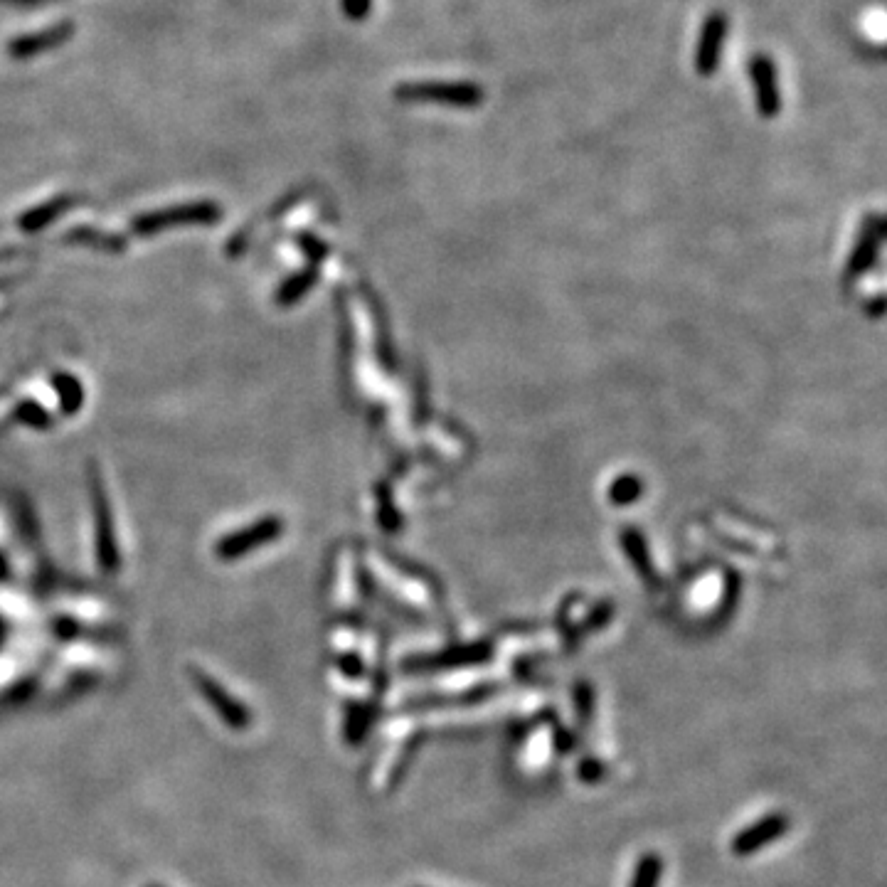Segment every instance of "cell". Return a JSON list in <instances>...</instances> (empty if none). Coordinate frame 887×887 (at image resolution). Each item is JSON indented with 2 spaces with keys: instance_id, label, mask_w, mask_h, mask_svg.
Segmentation results:
<instances>
[{
  "instance_id": "6da1fadb",
  "label": "cell",
  "mask_w": 887,
  "mask_h": 887,
  "mask_svg": "<svg viewBox=\"0 0 887 887\" xmlns=\"http://www.w3.org/2000/svg\"><path fill=\"white\" fill-rule=\"evenodd\" d=\"M397 99L454 106V109H476L486 99V92L476 82H417L397 87Z\"/></svg>"
},
{
  "instance_id": "7a4b0ae2",
  "label": "cell",
  "mask_w": 887,
  "mask_h": 887,
  "mask_svg": "<svg viewBox=\"0 0 887 887\" xmlns=\"http://www.w3.org/2000/svg\"><path fill=\"white\" fill-rule=\"evenodd\" d=\"M190 676H193V681L198 685L200 693H203V698L215 708V713L225 720V725H230L232 730L237 732H244L249 725H252V713L247 710V705L232 698L220 683L212 681V678L200 671V668H193Z\"/></svg>"
},
{
  "instance_id": "3957f363",
  "label": "cell",
  "mask_w": 887,
  "mask_h": 887,
  "mask_svg": "<svg viewBox=\"0 0 887 887\" xmlns=\"http://www.w3.org/2000/svg\"><path fill=\"white\" fill-rule=\"evenodd\" d=\"M791 821L789 816L784 814H767L762 816L759 821L750 823V826L742 828L735 838H732V853L737 858H750V855H757L759 851L769 846V843L779 841L786 831H789Z\"/></svg>"
},
{
  "instance_id": "277c9868",
  "label": "cell",
  "mask_w": 887,
  "mask_h": 887,
  "mask_svg": "<svg viewBox=\"0 0 887 887\" xmlns=\"http://www.w3.org/2000/svg\"><path fill=\"white\" fill-rule=\"evenodd\" d=\"M750 77L754 84L759 114L767 116V119L777 116L779 109H782V92H779L777 67H774L772 57L764 55V52H757L750 60Z\"/></svg>"
},
{
  "instance_id": "5b68a950",
  "label": "cell",
  "mask_w": 887,
  "mask_h": 887,
  "mask_svg": "<svg viewBox=\"0 0 887 887\" xmlns=\"http://www.w3.org/2000/svg\"><path fill=\"white\" fill-rule=\"evenodd\" d=\"M727 28H730V20H727V15L722 13V10L708 13V18H705L703 23V30H700L698 50H695V69H698V74H703V77H710V74L717 69V65H720Z\"/></svg>"
},
{
  "instance_id": "8992f818",
  "label": "cell",
  "mask_w": 887,
  "mask_h": 887,
  "mask_svg": "<svg viewBox=\"0 0 887 887\" xmlns=\"http://www.w3.org/2000/svg\"><path fill=\"white\" fill-rule=\"evenodd\" d=\"M370 725H373V708H365V705H348V713H345V742L348 745H360V742L368 737Z\"/></svg>"
},
{
  "instance_id": "52a82bcc",
  "label": "cell",
  "mask_w": 887,
  "mask_h": 887,
  "mask_svg": "<svg viewBox=\"0 0 887 887\" xmlns=\"http://www.w3.org/2000/svg\"><path fill=\"white\" fill-rule=\"evenodd\" d=\"M276 528H279V525H276L274 520H267V523L247 530V535H237V538L227 540V543L222 545V555H242V552H247L252 545H259L264 543V540L272 538Z\"/></svg>"
},
{
  "instance_id": "ba28073f",
  "label": "cell",
  "mask_w": 887,
  "mask_h": 887,
  "mask_svg": "<svg viewBox=\"0 0 887 887\" xmlns=\"http://www.w3.org/2000/svg\"><path fill=\"white\" fill-rule=\"evenodd\" d=\"M661 875H663L661 855L646 853L641 855L639 863H636L634 878H631L629 887H658L661 885Z\"/></svg>"
},
{
  "instance_id": "9c48e42d",
  "label": "cell",
  "mask_w": 887,
  "mask_h": 887,
  "mask_svg": "<svg viewBox=\"0 0 887 887\" xmlns=\"http://www.w3.org/2000/svg\"><path fill=\"white\" fill-rule=\"evenodd\" d=\"M424 740H427V732H422V730L414 732L410 740H407L405 750H402L400 759H397L395 767H392V772H390V789H392V786H397V784L402 782V777H405V774H407V767H410L414 754H417L419 745H422Z\"/></svg>"
},
{
  "instance_id": "30bf717a",
  "label": "cell",
  "mask_w": 887,
  "mask_h": 887,
  "mask_svg": "<svg viewBox=\"0 0 887 887\" xmlns=\"http://www.w3.org/2000/svg\"><path fill=\"white\" fill-rule=\"evenodd\" d=\"M607 774H609L607 762H602L599 757H584L582 762L577 764V777H580L582 784H599Z\"/></svg>"
},
{
  "instance_id": "8fae6325",
  "label": "cell",
  "mask_w": 887,
  "mask_h": 887,
  "mask_svg": "<svg viewBox=\"0 0 887 887\" xmlns=\"http://www.w3.org/2000/svg\"><path fill=\"white\" fill-rule=\"evenodd\" d=\"M552 745H555V752L557 754L567 757V754L580 750L582 740H580V735H577L575 730H567V727L557 725L555 730H552Z\"/></svg>"
},
{
  "instance_id": "7c38bea8",
  "label": "cell",
  "mask_w": 887,
  "mask_h": 887,
  "mask_svg": "<svg viewBox=\"0 0 887 887\" xmlns=\"http://www.w3.org/2000/svg\"><path fill=\"white\" fill-rule=\"evenodd\" d=\"M575 705H577V717H580L582 725L594 720V693L589 685H577Z\"/></svg>"
},
{
  "instance_id": "4fadbf2b",
  "label": "cell",
  "mask_w": 887,
  "mask_h": 887,
  "mask_svg": "<svg viewBox=\"0 0 887 887\" xmlns=\"http://www.w3.org/2000/svg\"><path fill=\"white\" fill-rule=\"evenodd\" d=\"M370 0H348V10L355 15H363L368 10Z\"/></svg>"
},
{
  "instance_id": "5bb4252c",
  "label": "cell",
  "mask_w": 887,
  "mask_h": 887,
  "mask_svg": "<svg viewBox=\"0 0 887 887\" xmlns=\"http://www.w3.org/2000/svg\"><path fill=\"white\" fill-rule=\"evenodd\" d=\"M146 887H161V885H146Z\"/></svg>"
}]
</instances>
